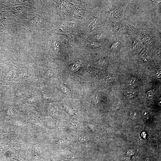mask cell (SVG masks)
Instances as JSON below:
<instances>
[{
    "mask_svg": "<svg viewBox=\"0 0 161 161\" xmlns=\"http://www.w3.org/2000/svg\"><path fill=\"white\" fill-rule=\"evenodd\" d=\"M140 55L142 57L145 58H149L151 56V53L147 49H145L142 51Z\"/></svg>",
    "mask_w": 161,
    "mask_h": 161,
    "instance_id": "cell-4",
    "label": "cell"
},
{
    "mask_svg": "<svg viewBox=\"0 0 161 161\" xmlns=\"http://www.w3.org/2000/svg\"><path fill=\"white\" fill-rule=\"evenodd\" d=\"M113 108L114 110H117L119 108V105L117 103H114L113 105Z\"/></svg>",
    "mask_w": 161,
    "mask_h": 161,
    "instance_id": "cell-10",
    "label": "cell"
},
{
    "mask_svg": "<svg viewBox=\"0 0 161 161\" xmlns=\"http://www.w3.org/2000/svg\"><path fill=\"white\" fill-rule=\"evenodd\" d=\"M153 93L151 91H148L147 94V95L148 97L150 98L153 97Z\"/></svg>",
    "mask_w": 161,
    "mask_h": 161,
    "instance_id": "cell-9",
    "label": "cell"
},
{
    "mask_svg": "<svg viewBox=\"0 0 161 161\" xmlns=\"http://www.w3.org/2000/svg\"><path fill=\"white\" fill-rule=\"evenodd\" d=\"M120 44V42L119 41L114 42L112 45L111 47V49H114L117 48Z\"/></svg>",
    "mask_w": 161,
    "mask_h": 161,
    "instance_id": "cell-7",
    "label": "cell"
},
{
    "mask_svg": "<svg viewBox=\"0 0 161 161\" xmlns=\"http://www.w3.org/2000/svg\"><path fill=\"white\" fill-rule=\"evenodd\" d=\"M1 161H6L2 160H1Z\"/></svg>",
    "mask_w": 161,
    "mask_h": 161,
    "instance_id": "cell-16",
    "label": "cell"
},
{
    "mask_svg": "<svg viewBox=\"0 0 161 161\" xmlns=\"http://www.w3.org/2000/svg\"><path fill=\"white\" fill-rule=\"evenodd\" d=\"M124 8L123 7H120L110 11L108 13V16L114 21L119 20L122 17Z\"/></svg>",
    "mask_w": 161,
    "mask_h": 161,
    "instance_id": "cell-1",
    "label": "cell"
},
{
    "mask_svg": "<svg viewBox=\"0 0 161 161\" xmlns=\"http://www.w3.org/2000/svg\"><path fill=\"white\" fill-rule=\"evenodd\" d=\"M145 161H151V160L150 158H148L145 160Z\"/></svg>",
    "mask_w": 161,
    "mask_h": 161,
    "instance_id": "cell-15",
    "label": "cell"
},
{
    "mask_svg": "<svg viewBox=\"0 0 161 161\" xmlns=\"http://www.w3.org/2000/svg\"><path fill=\"white\" fill-rule=\"evenodd\" d=\"M137 80L136 78H131L129 80V85H132L135 83Z\"/></svg>",
    "mask_w": 161,
    "mask_h": 161,
    "instance_id": "cell-8",
    "label": "cell"
},
{
    "mask_svg": "<svg viewBox=\"0 0 161 161\" xmlns=\"http://www.w3.org/2000/svg\"><path fill=\"white\" fill-rule=\"evenodd\" d=\"M100 64H105L106 63V61L105 60H101L99 61Z\"/></svg>",
    "mask_w": 161,
    "mask_h": 161,
    "instance_id": "cell-14",
    "label": "cell"
},
{
    "mask_svg": "<svg viewBox=\"0 0 161 161\" xmlns=\"http://www.w3.org/2000/svg\"><path fill=\"white\" fill-rule=\"evenodd\" d=\"M161 69H160L158 70L156 74V76L158 78L160 77V74H161Z\"/></svg>",
    "mask_w": 161,
    "mask_h": 161,
    "instance_id": "cell-12",
    "label": "cell"
},
{
    "mask_svg": "<svg viewBox=\"0 0 161 161\" xmlns=\"http://www.w3.org/2000/svg\"><path fill=\"white\" fill-rule=\"evenodd\" d=\"M0 161H1V159H0Z\"/></svg>",
    "mask_w": 161,
    "mask_h": 161,
    "instance_id": "cell-17",
    "label": "cell"
},
{
    "mask_svg": "<svg viewBox=\"0 0 161 161\" xmlns=\"http://www.w3.org/2000/svg\"><path fill=\"white\" fill-rule=\"evenodd\" d=\"M124 95L127 97L131 98L134 97L135 95L134 92L130 90H127L124 92Z\"/></svg>",
    "mask_w": 161,
    "mask_h": 161,
    "instance_id": "cell-5",
    "label": "cell"
},
{
    "mask_svg": "<svg viewBox=\"0 0 161 161\" xmlns=\"http://www.w3.org/2000/svg\"><path fill=\"white\" fill-rule=\"evenodd\" d=\"M141 38L145 43L148 45L153 44L154 40L153 37L148 34L144 33L141 35Z\"/></svg>",
    "mask_w": 161,
    "mask_h": 161,
    "instance_id": "cell-2",
    "label": "cell"
},
{
    "mask_svg": "<svg viewBox=\"0 0 161 161\" xmlns=\"http://www.w3.org/2000/svg\"><path fill=\"white\" fill-rule=\"evenodd\" d=\"M80 65L79 64L77 63H75L72 66V69H78V67Z\"/></svg>",
    "mask_w": 161,
    "mask_h": 161,
    "instance_id": "cell-11",
    "label": "cell"
},
{
    "mask_svg": "<svg viewBox=\"0 0 161 161\" xmlns=\"http://www.w3.org/2000/svg\"><path fill=\"white\" fill-rule=\"evenodd\" d=\"M141 46L140 42L138 40L135 39L131 42L130 48L131 50L133 51L138 49Z\"/></svg>",
    "mask_w": 161,
    "mask_h": 161,
    "instance_id": "cell-3",
    "label": "cell"
},
{
    "mask_svg": "<svg viewBox=\"0 0 161 161\" xmlns=\"http://www.w3.org/2000/svg\"><path fill=\"white\" fill-rule=\"evenodd\" d=\"M114 76L112 74H109L104 78V80L106 82L112 81L113 79Z\"/></svg>",
    "mask_w": 161,
    "mask_h": 161,
    "instance_id": "cell-6",
    "label": "cell"
},
{
    "mask_svg": "<svg viewBox=\"0 0 161 161\" xmlns=\"http://www.w3.org/2000/svg\"><path fill=\"white\" fill-rule=\"evenodd\" d=\"M161 51L160 49H158L157 50L156 52V54L157 56H159L160 57V52H161Z\"/></svg>",
    "mask_w": 161,
    "mask_h": 161,
    "instance_id": "cell-13",
    "label": "cell"
}]
</instances>
